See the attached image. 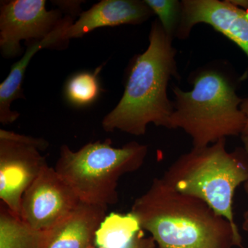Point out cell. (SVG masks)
I'll list each match as a JSON object with an SVG mask.
<instances>
[{"instance_id": "44dd1931", "label": "cell", "mask_w": 248, "mask_h": 248, "mask_svg": "<svg viewBox=\"0 0 248 248\" xmlns=\"http://www.w3.org/2000/svg\"><path fill=\"white\" fill-rule=\"evenodd\" d=\"M243 229L248 232V219H244V223H243Z\"/></svg>"}, {"instance_id": "e0dca14e", "label": "cell", "mask_w": 248, "mask_h": 248, "mask_svg": "<svg viewBox=\"0 0 248 248\" xmlns=\"http://www.w3.org/2000/svg\"><path fill=\"white\" fill-rule=\"evenodd\" d=\"M155 246L154 239L152 236L145 237L144 232L141 230L125 248H155Z\"/></svg>"}, {"instance_id": "d6986e66", "label": "cell", "mask_w": 248, "mask_h": 248, "mask_svg": "<svg viewBox=\"0 0 248 248\" xmlns=\"http://www.w3.org/2000/svg\"><path fill=\"white\" fill-rule=\"evenodd\" d=\"M242 141L244 142V148L248 154V136H242ZM244 189L248 196V180L244 183ZM244 219H248V210L244 213Z\"/></svg>"}, {"instance_id": "ba28073f", "label": "cell", "mask_w": 248, "mask_h": 248, "mask_svg": "<svg viewBox=\"0 0 248 248\" xmlns=\"http://www.w3.org/2000/svg\"><path fill=\"white\" fill-rule=\"evenodd\" d=\"M80 201L55 169L42 170L23 195L19 218L35 231H45L68 216Z\"/></svg>"}, {"instance_id": "7a4b0ae2", "label": "cell", "mask_w": 248, "mask_h": 248, "mask_svg": "<svg viewBox=\"0 0 248 248\" xmlns=\"http://www.w3.org/2000/svg\"><path fill=\"white\" fill-rule=\"evenodd\" d=\"M175 48L159 20L152 24L149 46L134 59L123 96L105 116L106 132L119 130L135 136L146 133L150 124L169 129L174 104L167 94L172 78H179Z\"/></svg>"}, {"instance_id": "52a82bcc", "label": "cell", "mask_w": 248, "mask_h": 248, "mask_svg": "<svg viewBox=\"0 0 248 248\" xmlns=\"http://www.w3.org/2000/svg\"><path fill=\"white\" fill-rule=\"evenodd\" d=\"M45 0L1 1L0 50L6 58L22 53L20 42L45 39L63 22L61 10L47 11Z\"/></svg>"}, {"instance_id": "9a60e30c", "label": "cell", "mask_w": 248, "mask_h": 248, "mask_svg": "<svg viewBox=\"0 0 248 248\" xmlns=\"http://www.w3.org/2000/svg\"><path fill=\"white\" fill-rule=\"evenodd\" d=\"M102 66L94 72H80L73 75L66 81L64 96L67 102L76 107L91 106L102 92L98 75Z\"/></svg>"}, {"instance_id": "6da1fadb", "label": "cell", "mask_w": 248, "mask_h": 248, "mask_svg": "<svg viewBox=\"0 0 248 248\" xmlns=\"http://www.w3.org/2000/svg\"><path fill=\"white\" fill-rule=\"evenodd\" d=\"M159 248H246L239 231L203 201L174 190L162 178L134 202L131 211Z\"/></svg>"}, {"instance_id": "7c38bea8", "label": "cell", "mask_w": 248, "mask_h": 248, "mask_svg": "<svg viewBox=\"0 0 248 248\" xmlns=\"http://www.w3.org/2000/svg\"><path fill=\"white\" fill-rule=\"evenodd\" d=\"M73 18L67 16L63 22L44 40L29 44L26 53L19 61L11 67L9 76L0 84V122L3 125L14 123L20 114L11 110V105L16 99L24 98L22 89V81L26 70L31 59L41 49L57 46L64 43L65 31L73 24Z\"/></svg>"}, {"instance_id": "5bb4252c", "label": "cell", "mask_w": 248, "mask_h": 248, "mask_svg": "<svg viewBox=\"0 0 248 248\" xmlns=\"http://www.w3.org/2000/svg\"><path fill=\"white\" fill-rule=\"evenodd\" d=\"M0 248H38L35 230L3 203L0 210Z\"/></svg>"}, {"instance_id": "9c48e42d", "label": "cell", "mask_w": 248, "mask_h": 248, "mask_svg": "<svg viewBox=\"0 0 248 248\" xmlns=\"http://www.w3.org/2000/svg\"><path fill=\"white\" fill-rule=\"evenodd\" d=\"M183 15L177 38L185 40L192 28L208 24L236 44L248 58V10L229 0H183Z\"/></svg>"}, {"instance_id": "ac0fdd59", "label": "cell", "mask_w": 248, "mask_h": 248, "mask_svg": "<svg viewBox=\"0 0 248 248\" xmlns=\"http://www.w3.org/2000/svg\"><path fill=\"white\" fill-rule=\"evenodd\" d=\"M240 108L244 112L246 118L244 131H243L241 136H248V97L243 99L241 106H240Z\"/></svg>"}, {"instance_id": "3957f363", "label": "cell", "mask_w": 248, "mask_h": 248, "mask_svg": "<svg viewBox=\"0 0 248 248\" xmlns=\"http://www.w3.org/2000/svg\"><path fill=\"white\" fill-rule=\"evenodd\" d=\"M192 80L191 91L173 89L175 100L169 129H182L192 138L195 148L242 135L246 121L240 108L243 99L227 77L217 70L205 69Z\"/></svg>"}, {"instance_id": "2e32d148", "label": "cell", "mask_w": 248, "mask_h": 248, "mask_svg": "<svg viewBox=\"0 0 248 248\" xmlns=\"http://www.w3.org/2000/svg\"><path fill=\"white\" fill-rule=\"evenodd\" d=\"M145 3L156 14L166 35L171 40L177 37L182 22V1L178 0H144Z\"/></svg>"}, {"instance_id": "7402d4cb", "label": "cell", "mask_w": 248, "mask_h": 248, "mask_svg": "<svg viewBox=\"0 0 248 248\" xmlns=\"http://www.w3.org/2000/svg\"><path fill=\"white\" fill-rule=\"evenodd\" d=\"M87 248H97L95 247V246H94V245H91V246H89V247Z\"/></svg>"}, {"instance_id": "30bf717a", "label": "cell", "mask_w": 248, "mask_h": 248, "mask_svg": "<svg viewBox=\"0 0 248 248\" xmlns=\"http://www.w3.org/2000/svg\"><path fill=\"white\" fill-rule=\"evenodd\" d=\"M107 209L80 202L68 216L45 231H37L38 248H87L107 217Z\"/></svg>"}, {"instance_id": "8992f818", "label": "cell", "mask_w": 248, "mask_h": 248, "mask_svg": "<svg viewBox=\"0 0 248 248\" xmlns=\"http://www.w3.org/2000/svg\"><path fill=\"white\" fill-rule=\"evenodd\" d=\"M43 139L0 130V199L19 217L23 195L47 165Z\"/></svg>"}, {"instance_id": "5b68a950", "label": "cell", "mask_w": 248, "mask_h": 248, "mask_svg": "<svg viewBox=\"0 0 248 248\" xmlns=\"http://www.w3.org/2000/svg\"><path fill=\"white\" fill-rule=\"evenodd\" d=\"M148 152L136 141L121 148L110 140L90 142L77 151L63 145L55 169L80 202L108 209L118 202L120 178L140 169Z\"/></svg>"}, {"instance_id": "277c9868", "label": "cell", "mask_w": 248, "mask_h": 248, "mask_svg": "<svg viewBox=\"0 0 248 248\" xmlns=\"http://www.w3.org/2000/svg\"><path fill=\"white\" fill-rule=\"evenodd\" d=\"M161 178L177 192L203 201L239 231L232 204L235 190L248 180V154L244 148L228 152L226 139L192 148L175 160Z\"/></svg>"}, {"instance_id": "ffe728a7", "label": "cell", "mask_w": 248, "mask_h": 248, "mask_svg": "<svg viewBox=\"0 0 248 248\" xmlns=\"http://www.w3.org/2000/svg\"><path fill=\"white\" fill-rule=\"evenodd\" d=\"M229 1L239 9L248 10V0H229Z\"/></svg>"}, {"instance_id": "8fae6325", "label": "cell", "mask_w": 248, "mask_h": 248, "mask_svg": "<svg viewBox=\"0 0 248 248\" xmlns=\"http://www.w3.org/2000/svg\"><path fill=\"white\" fill-rule=\"evenodd\" d=\"M153 13L144 1L140 0H102L80 14L79 19L65 31L66 42L82 37L96 29L113 27L123 24H141Z\"/></svg>"}, {"instance_id": "4fadbf2b", "label": "cell", "mask_w": 248, "mask_h": 248, "mask_svg": "<svg viewBox=\"0 0 248 248\" xmlns=\"http://www.w3.org/2000/svg\"><path fill=\"white\" fill-rule=\"evenodd\" d=\"M141 230L138 218L133 213H111L105 217L96 232L94 246L125 248Z\"/></svg>"}]
</instances>
